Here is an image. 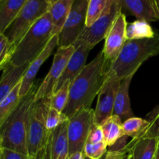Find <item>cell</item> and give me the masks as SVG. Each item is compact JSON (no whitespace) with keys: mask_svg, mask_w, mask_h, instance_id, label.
<instances>
[{"mask_svg":"<svg viewBox=\"0 0 159 159\" xmlns=\"http://www.w3.org/2000/svg\"><path fill=\"white\" fill-rule=\"evenodd\" d=\"M110 66L101 51L71 82L68 102L62 112L68 119L80 109L91 108L107 80Z\"/></svg>","mask_w":159,"mask_h":159,"instance_id":"1","label":"cell"},{"mask_svg":"<svg viewBox=\"0 0 159 159\" xmlns=\"http://www.w3.org/2000/svg\"><path fill=\"white\" fill-rule=\"evenodd\" d=\"M159 54V35L150 39L127 40L108 74L119 80L134 75L144 61Z\"/></svg>","mask_w":159,"mask_h":159,"instance_id":"2","label":"cell"},{"mask_svg":"<svg viewBox=\"0 0 159 159\" xmlns=\"http://www.w3.org/2000/svg\"><path fill=\"white\" fill-rule=\"evenodd\" d=\"M39 85L36 83L27 95L21 98L18 107L0 128V147L28 155L26 132L30 112Z\"/></svg>","mask_w":159,"mask_h":159,"instance_id":"3","label":"cell"},{"mask_svg":"<svg viewBox=\"0 0 159 159\" xmlns=\"http://www.w3.org/2000/svg\"><path fill=\"white\" fill-rule=\"evenodd\" d=\"M52 38V22L48 11L40 17L16 45L9 64L21 66L30 64L44 50Z\"/></svg>","mask_w":159,"mask_h":159,"instance_id":"4","label":"cell"},{"mask_svg":"<svg viewBox=\"0 0 159 159\" xmlns=\"http://www.w3.org/2000/svg\"><path fill=\"white\" fill-rule=\"evenodd\" d=\"M52 96L34 101L29 114L26 132L28 155L36 159H45L51 131L47 129L46 120Z\"/></svg>","mask_w":159,"mask_h":159,"instance_id":"5","label":"cell"},{"mask_svg":"<svg viewBox=\"0 0 159 159\" xmlns=\"http://www.w3.org/2000/svg\"><path fill=\"white\" fill-rule=\"evenodd\" d=\"M48 0H27L15 20L5 31L9 42L16 47L30 28L49 11Z\"/></svg>","mask_w":159,"mask_h":159,"instance_id":"6","label":"cell"},{"mask_svg":"<svg viewBox=\"0 0 159 159\" xmlns=\"http://www.w3.org/2000/svg\"><path fill=\"white\" fill-rule=\"evenodd\" d=\"M121 12L120 0H111L103 13L89 27H85L82 34L73 45L85 43L93 49L98 43L105 39Z\"/></svg>","mask_w":159,"mask_h":159,"instance_id":"7","label":"cell"},{"mask_svg":"<svg viewBox=\"0 0 159 159\" xmlns=\"http://www.w3.org/2000/svg\"><path fill=\"white\" fill-rule=\"evenodd\" d=\"M94 123V110L82 108L68 119L67 134L69 155L75 152H83L89 132Z\"/></svg>","mask_w":159,"mask_h":159,"instance_id":"8","label":"cell"},{"mask_svg":"<svg viewBox=\"0 0 159 159\" xmlns=\"http://www.w3.org/2000/svg\"><path fill=\"white\" fill-rule=\"evenodd\" d=\"M89 0H75L68 19L58 34V46L65 48L74 44L86 27Z\"/></svg>","mask_w":159,"mask_h":159,"instance_id":"9","label":"cell"},{"mask_svg":"<svg viewBox=\"0 0 159 159\" xmlns=\"http://www.w3.org/2000/svg\"><path fill=\"white\" fill-rule=\"evenodd\" d=\"M74 51L75 48L73 45L65 48L59 47L57 52L54 54V60L49 72L44 78L42 83L39 85L38 89L34 96V101L53 96L54 88L61 75L63 74Z\"/></svg>","mask_w":159,"mask_h":159,"instance_id":"10","label":"cell"},{"mask_svg":"<svg viewBox=\"0 0 159 159\" xmlns=\"http://www.w3.org/2000/svg\"><path fill=\"white\" fill-rule=\"evenodd\" d=\"M121 80L108 74L105 83L98 94V100L94 110V123L102 125L108 118L113 116L115 99Z\"/></svg>","mask_w":159,"mask_h":159,"instance_id":"11","label":"cell"},{"mask_svg":"<svg viewBox=\"0 0 159 159\" xmlns=\"http://www.w3.org/2000/svg\"><path fill=\"white\" fill-rule=\"evenodd\" d=\"M127 26L126 16L121 12L105 38V43L102 51L105 60L110 65L117 58L127 40L126 35Z\"/></svg>","mask_w":159,"mask_h":159,"instance_id":"12","label":"cell"},{"mask_svg":"<svg viewBox=\"0 0 159 159\" xmlns=\"http://www.w3.org/2000/svg\"><path fill=\"white\" fill-rule=\"evenodd\" d=\"M73 46L75 48L74 52L70 57L63 74L61 75L54 88V93L58 91L67 82L71 83L86 65V60L92 48L85 43H79Z\"/></svg>","mask_w":159,"mask_h":159,"instance_id":"13","label":"cell"},{"mask_svg":"<svg viewBox=\"0 0 159 159\" xmlns=\"http://www.w3.org/2000/svg\"><path fill=\"white\" fill-rule=\"evenodd\" d=\"M58 35L52 37L49 43H48L44 50L40 53V55L36 57L31 63H30L27 70L22 78L21 86H20V98H23V96L27 95L31 90V89L33 88V86L35 84V78L37 72L40 70L41 65L50 57L54 48L58 45Z\"/></svg>","mask_w":159,"mask_h":159,"instance_id":"14","label":"cell"},{"mask_svg":"<svg viewBox=\"0 0 159 159\" xmlns=\"http://www.w3.org/2000/svg\"><path fill=\"white\" fill-rule=\"evenodd\" d=\"M68 121L51 131L45 159H69Z\"/></svg>","mask_w":159,"mask_h":159,"instance_id":"15","label":"cell"},{"mask_svg":"<svg viewBox=\"0 0 159 159\" xmlns=\"http://www.w3.org/2000/svg\"><path fill=\"white\" fill-rule=\"evenodd\" d=\"M158 144L159 139L155 137L132 139L123 151L131 154L134 159H154Z\"/></svg>","mask_w":159,"mask_h":159,"instance_id":"16","label":"cell"},{"mask_svg":"<svg viewBox=\"0 0 159 159\" xmlns=\"http://www.w3.org/2000/svg\"><path fill=\"white\" fill-rule=\"evenodd\" d=\"M121 12L129 14L140 20L147 22L157 21L156 15L151 4L150 0H120Z\"/></svg>","mask_w":159,"mask_h":159,"instance_id":"17","label":"cell"},{"mask_svg":"<svg viewBox=\"0 0 159 159\" xmlns=\"http://www.w3.org/2000/svg\"><path fill=\"white\" fill-rule=\"evenodd\" d=\"M133 76H129L121 80L115 99L113 115H116L119 116L123 122L127 120L129 118L134 117V113L130 106V97H129V89Z\"/></svg>","mask_w":159,"mask_h":159,"instance_id":"18","label":"cell"},{"mask_svg":"<svg viewBox=\"0 0 159 159\" xmlns=\"http://www.w3.org/2000/svg\"><path fill=\"white\" fill-rule=\"evenodd\" d=\"M29 65L30 64H26L21 66H13L9 64L4 68L0 78V102L20 82Z\"/></svg>","mask_w":159,"mask_h":159,"instance_id":"19","label":"cell"},{"mask_svg":"<svg viewBox=\"0 0 159 159\" xmlns=\"http://www.w3.org/2000/svg\"><path fill=\"white\" fill-rule=\"evenodd\" d=\"M75 0H57L50 5L49 12L52 22V37L61 31Z\"/></svg>","mask_w":159,"mask_h":159,"instance_id":"20","label":"cell"},{"mask_svg":"<svg viewBox=\"0 0 159 159\" xmlns=\"http://www.w3.org/2000/svg\"><path fill=\"white\" fill-rule=\"evenodd\" d=\"M27 0H0V34H4Z\"/></svg>","mask_w":159,"mask_h":159,"instance_id":"21","label":"cell"},{"mask_svg":"<svg viewBox=\"0 0 159 159\" xmlns=\"http://www.w3.org/2000/svg\"><path fill=\"white\" fill-rule=\"evenodd\" d=\"M101 127L103 131L104 141L108 148L114 145L118 140L125 136L123 128V121L116 115H113L108 118Z\"/></svg>","mask_w":159,"mask_h":159,"instance_id":"22","label":"cell"},{"mask_svg":"<svg viewBox=\"0 0 159 159\" xmlns=\"http://www.w3.org/2000/svg\"><path fill=\"white\" fill-rule=\"evenodd\" d=\"M21 80L14 87L13 89L0 102V128L2 127L3 124L6 123L12 113L15 111L21 100L20 96Z\"/></svg>","mask_w":159,"mask_h":159,"instance_id":"23","label":"cell"},{"mask_svg":"<svg viewBox=\"0 0 159 159\" xmlns=\"http://www.w3.org/2000/svg\"><path fill=\"white\" fill-rule=\"evenodd\" d=\"M126 35L127 40H141L153 38L157 34L148 22L138 20L130 23H127Z\"/></svg>","mask_w":159,"mask_h":159,"instance_id":"24","label":"cell"},{"mask_svg":"<svg viewBox=\"0 0 159 159\" xmlns=\"http://www.w3.org/2000/svg\"><path fill=\"white\" fill-rule=\"evenodd\" d=\"M150 122L147 120L139 117L129 118L127 120L123 122L124 134L127 137H130L133 140L139 139L142 138L144 131L148 127Z\"/></svg>","mask_w":159,"mask_h":159,"instance_id":"25","label":"cell"},{"mask_svg":"<svg viewBox=\"0 0 159 159\" xmlns=\"http://www.w3.org/2000/svg\"><path fill=\"white\" fill-rule=\"evenodd\" d=\"M111 0H89L88 10H87L86 27L95 23L96 20L103 13Z\"/></svg>","mask_w":159,"mask_h":159,"instance_id":"26","label":"cell"},{"mask_svg":"<svg viewBox=\"0 0 159 159\" xmlns=\"http://www.w3.org/2000/svg\"><path fill=\"white\" fill-rule=\"evenodd\" d=\"M15 47L4 34H0V71H3L10 62Z\"/></svg>","mask_w":159,"mask_h":159,"instance_id":"27","label":"cell"},{"mask_svg":"<svg viewBox=\"0 0 159 159\" xmlns=\"http://www.w3.org/2000/svg\"><path fill=\"white\" fill-rule=\"evenodd\" d=\"M70 85V82H67L58 91L53 94L51 97V107L58 110L59 112L64 111L68 100Z\"/></svg>","mask_w":159,"mask_h":159,"instance_id":"28","label":"cell"},{"mask_svg":"<svg viewBox=\"0 0 159 159\" xmlns=\"http://www.w3.org/2000/svg\"><path fill=\"white\" fill-rule=\"evenodd\" d=\"M107 144L105 141L97 144L86 142L83 148V153L89 159H100L107 154Z\"/></svg>","mask_w":159,"mask_h":159,"instance_id":"29","label":"cell"},{"mask_svg":"<svg viewBox=\"0 0 159 159\" xmlns=\"http://www.w3.org/2000/svg\"><path fill=\"white\" fill-rule=\"evenodd\" d=\"M68 120V118L62 112L50 107L46 120V127L49 131H52L61 124Z\"/></svg>","mask_w":159,"mask_h":159,"instance_id":"30","label":"cell"},{"mask_svg":"<svg viewBox=\"0 0 159 159\" xmlns=\"http://www.w3.org/2000/svg\"><path fill=\"white\" fill-rule=\"evenodd\" d=\"M103 141L104 135L102 127L100 125H98V124L93 123L92 124L91 127H90L86 142L97 144V143H101L103 142Z\"/></svg>","mask_w":159,"mask_h":159,"instance_id":"31","label":"cell"},{"mask_svg":"<svg viewBox=\"0 0 159 159\" xmlns=\"http://www.w3.org/2000/svg\"><path fill=\"white\" fill-rule=\"evenodd\" d=\"M0 155L1 159H32L29 155L20 153L16 151L0 147Z\"/></svg>","mask_w":159,"mask_h":159,"instance_id":"32","label":"cell"},{"mask_svg":"<svg viewBox=\"0 0 159 159\" xmlns=\"http://www.w3.org/2000/svg\"><path fill=\"white\" fill-rule=\"evenodd\" d=\"M128 153L124 151L120 152H109L107 151L106 154V159H127Z\"/></svg>","mask_w":159,"mask_h":159,"instance_id":"33","label":"cell"},{"mask_svg":"<svg viewBox=\"0 0 159 159\" xmlns=\"http://www.w3.org/2000/svg\"><path fill=\"white\" fill-rule=\"evenodd\" d=\"M150 2L154 9V12L159 20V0H150Z\"/></svg>","mask_w":159,"mask_h":159,"instance_id":"34","label":"cell"},{"mask_svg":"<svg viewBox=\"0 0 159 159\" xmlns=\"http://www.w3.org/2000/svg\"><path fill=\"white\" fill-rule=\"evenodd\" d=\"M69 159H85V156L83 152H79L69 155Z\"/></svg>","mask_w":159,"mask_h":159,"instance_id":"35","label":"cell"},{"mask_svg":"<svg viewBox=\"0 0 159 159\" xmlns=\"http://www.w3.org/2000/svg\"><path fill=\"white\" fill-rule=\"evenodd\" d=\"M155 159H159V144H158V149H157L156 154H155Z\"/></svg>","mask_w":159,"mask_h":159,"instance_id":"36","label":"cell"},{"mask_svg":"<svg viewBox=\"0 0 159 159\" xmlns=\"http://www.w3.org/2000/svg\"><path fill=\"white\" fill-rule=\"evenodd\" d=\"M55 1H57V0H48V3H49L50 5L51 4V3H53V2H54Z\"/></svg>","mask_w":159,"mask_h":159,"instance_id":"37","label":"cell"},{"mask_svg":"<svg viewBox=\"0 0 159 159\" xmlns=\"http://www.w3.org/2000/svg\"><path fill=\"white\" fill-rule=\"evenodd\" d=\"M127 159H134L133 156H132V155H131V154L128 153V158H127Z\"/></svg>","mask_w":159,"mask_h":159,"instance_id":"38","label":"cell"},{"mask_svg":"<svg viewBox=\"0 0 159 159\" xmlns=\"http://www.w3.org/2000/svg\"><path fill=\"white\" fill-rule=\"evenodd\" d=\"M85 159H89V158H86V157H85ZM100 159H106V155H104L103 157H102V158H101Z\"/></svg>","mask_w":159,"mask_h":159,"instance_id":"39","label":"cell"},{"mask_svg":"<svg viewBox=\"0 0 159 159\" xmlns=\"http://www.w3.org/2000/svg\"><path fill=\"white\" fill-rule=\"evenodd\" d=\"M0 141H1V137H0Z\"/></svg>","mask_w":159,"mask_h":159,"instance_id":"40","label":"cell"},{"mask_svg":"<svg viewBox=\"0 0 159 159\" xmlns=\"http://www.w3.org/2000/svg\"><path fill=\"white\" fill-rule=\"evenodd\" d=\"M32 159H36V158H33V157H32Z\"/></svg>","mask_w":159,"mask_h":159,"instance_id":"41","label":"cell"},{"mask_svg":"<svg viewBox=\"0 0 159 159\" xmlns=\"http://www.w3.org/2000/svg\"><path fill=\"white\" fill-rule=\"evenodd\" d=\"M0 159H1V155H0Z\"/></svg>","mask_w":159,"mask_h":159,"instance_id":"42","label":"cell"},{"mask_svg":"<svg viewBox=\"0 0 159 159\" xmlns=\"http://www.w3.org/2000/svg\"><path fill=\"white\" fill-rule=\"evenodd\" d=\"M158 139H159V133H158Z\"/></svg>","mask_w":159,"mask_h":159,"instance_id":"43","label":"cell"},{"mask_svg":"<svg viewBox=\"0 0 159 159\" xmlns=\"http://www.w3.org/2000/svg\"><path fill=\"white\" fill-rule=\"evenodd\" d=\"M154 159H155V158H154Z\"/></svg>","mask_w":159,"mask_h":159,"instance_id":"44","label":"cell"}]
</instances>
